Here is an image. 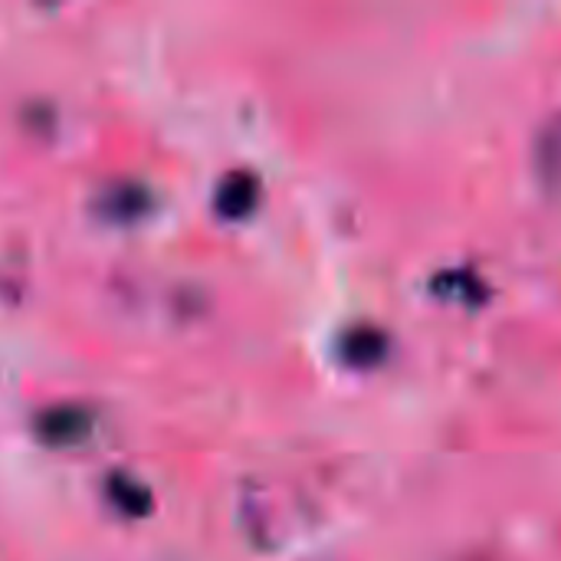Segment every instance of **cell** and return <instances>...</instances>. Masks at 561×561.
Segmentation results:
<instances>
[{"label": "cell", "instance_id": "1", "mask_svg": "<svg viewBox=\"0 0 561 561\" xmlns=\"http://www.w3.org/2000/svg\"><path fill=\"white\" fill-rule=\"evenodd\" d=\"M92 427V414L76 404H56L36 417V431L49 444H72Z\"/></svg>", "mask_w": 561, "mask_h": 561}, {"label": "cell", "instance_id": "2", "mask_svg": "<svg viewBox=\"0 0 561 561\" xmlns=\"http://www.w3.org/2000/svg\"><path fill=\"white\" fill-rule=\"evenodd\" d=\"M256 201H260V181L250 171H230L220 181L217 197H214V204L224 217H247L256 207Z\"/></svg>", "mask_w": 561, "mask_h": 561}, {"label": "cell", "instance_id": "3", "mask_svg": "<svg viewBox=\"0 0 561 561\" xmlns=\"http://www.w3.org/2000/svg\"><path fill=\"white\" fill-rule=\"evenodd\" d=\"M342 358L348 365H358V368H368V365H378L388 352V335L375 325H355L342 335Z\"/></svg>", "mask_w": 561, "mask_h": 561}, {"label": "cell", "instance_id": "4", "mask_svg": "<svg viewBox=\"0 0 561 561\" xmlns=\"http://www.w3.org/2000/svg\"><path fill=\"white\" fill-rule=\"evenodd\" d=\"M539 174L546 187L561 197V115H556L539 135Z\"/></svg>", "mask_w": 561, "mask_h": 561}, {"label": "cell", "instance_id": "5", "mask_svg": "<svg viewBox=\"0 0 561 561\" xmlns=\"http://www.w3.org/2000/svg\"><path fill=\"white\" fill-rule=\"evenodd\" d=\"M105 493H108V500H112L122 513H128V516H141V513L151 510V493H148L135 477L112 473V477L105 480Z\"/></svg>", "mask_w": 561, "mask_h": 561}, {"label": "cell", "instance_id": "6", "mask_svg": "<svg viewBox=\"0 0 561 561\" xmlns=\"http://www.w3.org/2000/svg\"><path fill=\"white\" fill-rule=\"evenodd\" d=\"M145 207H148V191L138 184H118V187L105 191V197H102V210L118 220H128V217L141 214Z\"/></svg>", "mask_w": 561, "mask_h": 561}, {"label": "cell", "instance_id": "7", "mask_svg": "<svg viewBox=\"0 0 561 561\" xmlns=\"http://www.w3.org/2000/svg\"><path fill=\"white\" fill-rule=\"evenodd\" d=\"M434 289H437L440 296H454V299H467V302H477V299L483 296V283H480L473 273H467V270L437 276Z\"/></svg>", "mask_w": 561, "mask_h": 561}]
</instances>
